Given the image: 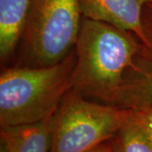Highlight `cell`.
I'll use <instances>...</instances> for the list:
<instances>
[{
	"instance_id": "6da1fadb",
	"label": "cell",
	"mask_w": 152,
	"mask_h": 152,
	"mask_svg": "<svg viewBox=\"0 0 152 152\" xmlns=\"http://www.w3.org/2000/svg\"><path fill=\"white\" fill-rule=\"evenodd\" d=\"M144 47L133 33L83 17L75 46L72 89L107 104Z\"/></svg>"
},
{
	"instance_id": "7a4b0ae2",
	"label": "cell",
	"mask_w": 152,
	"mask_h": 152,
	"mask_svg": "<svg viewBox=\"0 0 152 152\" xmlns=\"http://www.w3.org/2000/svg\"><path fill=\"white\" fill-rule=\"evenodd\" d=\"M75 63L74 48L53 65L4 68L0 75L1 127L31 124L53 116L72 89Z\"/></svg>"
},
{
	"instance_id": "3957f363",
	"label": "cell",
	"mask_w": 152,
	"mask_h": 152,
	"mask_svg": "<svg viewBox=\"0 0 152 152\" xmlns=\"http://www.w3.org/2000/svg\"><path fill=\"white\" fill-rule=\"evenodd\" d=\"M80 0H32L20 46L22 66L55 64L75 48L81 25Z\"/></svg>"
},
{
	"instance_id": "277c9868",
	"label": "cell",
	"mask_w": 152,
	"mask_h": 152,
	"mask_svg": "<svg viewBox=\"0 0 152 152\" xmlns=\"http://www.w3.org/2000/svg\"><path fill=\"white\" fill-rule=\"evenodd\" d=\"M132 110L86 100L75 90L65 95L53 117L48 152H87L113 139Z\"/></svg>"
},
{
	"instance_id": "5b68a950",
	"label": "cell",
	"mask_w": 152,
	"mask_h": 152,
	"mask_svg": "<svg viewBox=\"0 0 152 152\" xmlns=\"http://www.w3.org/2000/svg\"><path fill=\"white\" fill-rule=\"evenodd\" d=\"M152 0H80L82 17L133 33L147 47L142 26L144 7Z\"/></svg>"
},
{
	"instance_id": "8992f818",
	"label": "cell",
	"mask_w": 152,
	"mask_h": 152,
	"mask_svg": "<svg viewBox=\"0 0 152 152\" xmlns=\"http://www.w3.org/2000/svg\"><path fill=\"white\" fill-rule=\"evenodd\" d=\"M107 104L133 111L152 107V53L145 47Z\"/></svg>"
},
{
	"instance_id": "52a82bcc",
	"label": "cell",
	"mask_w": 152,
	"mask_h": 152,
	"mask_svg": "<svg viewBox=\"0 0 152 152\" xmlns=\"http://www.w3.org/2000/svg\"><path fill=\"white\" fill-rule=\"evenodd\" d=\"M53 115L35 124L1 127L0 152H48Z\"/></svg>"
},
{
	"instance_id": "ba28073f",
	"label": "cell",
	"mask_w": 152,
	"mask_h": 152,
	"mask_svg": "<svg viewBox=\"0 0 152 152\" xmlns=\"http://www.w3.org/2000/svg\"><path fill=\"white\" fill-rule=\"evenodd\" d=\"M32 0H0V58L4 64L20 42Z\"/></svg>"
},
{
	"instance_id": "9c48e42d",
	"label": "cell",
	"mask_w": 152,
	"mask_h": 152,
	"mask_svg": "<svg viewBox=\"0 0 152 152\" xmlns=\"http://www.w3.org/2000/svg\"><path fill=\"white\" fill-rule=\"evenodd\" d=\"M113 140L117 152H152L151 145L133 111Z\"/></svg>"
},
{
	"instance_id": "30bf717a",
	"label": "cell",
	"mask_w": 152,
	"mask_h": 152,
	"mask_svg": "<svg viewBox=\"0 0 152 152\" xmlns=\"http://www.w3.org/2000/svg\"><path fill=\"white\" fill-rule=\"evenodd\" d=\"M133 111V110H132ZM137 121L145 133L152 146V107L133 111Z\"/></svg>"
},
{
	"instance_id": "8fae6325",
	"label": "cell",
	"mask_w": 152,
	"mask_h": 152,
	"mask_svg": "<svg viewBox=\"0 0 152 152\" xmlns=\"http://www.w3.org/2000/svg\"><path fill=\"white\" fill-rule=\"evenodd\" d=\"M142 26L147 40V47L152 53V2L144 7L142 12Z\"/></svg>"
},
{
	"instance_id": "7c38bea8",
	"label": "cell",
	"mask_w": 152,
	"mask_h": 152,
	"mask_svg": "<svg viewBox=\"0 0 152 152\" xmlns=\"http://www.w3.org/2000/svg\"><path fill=\"white\" fill-rule=\"evenodd\" d=\"M111 143H112V139L107 140V141L104 142L101 145H99L96 146L95 148H93L87 152H107L108 151L110 145H111Z\"/></svg>"
},
{
	"instance_id": "4fadbf2b",
	"label": "cell",
	"mask_w": 152,
	"mask_h": 152,
	"mask_svg": "<svg viewBox=\"0 0 152 152\" xmlns=\"http://www.w3.org/2000/svg\"><path fill=\"white\" fill-rule=\"evenodd\" d=\"M113 139H112V143H111V145L109 147L108 151L107 152H114V146H113Z\"/></svg>"
},
{
	"instance_id": "5bb4252c",
	"label": "cell",
	"mask_w": 152,
	"mask_h": 152,
	"mask_svg": "<svg viewBox=\"0 0 152 152\" xmlns=\"http://www.w3.org/2000/svg\"><path fill=\"white\" fill-rule=\"evenodd\" d=\"M113 146H114V144H113ZM114 152H117V151H116V149H115V147H114Z\"/></svg>"
}]
</instances>
